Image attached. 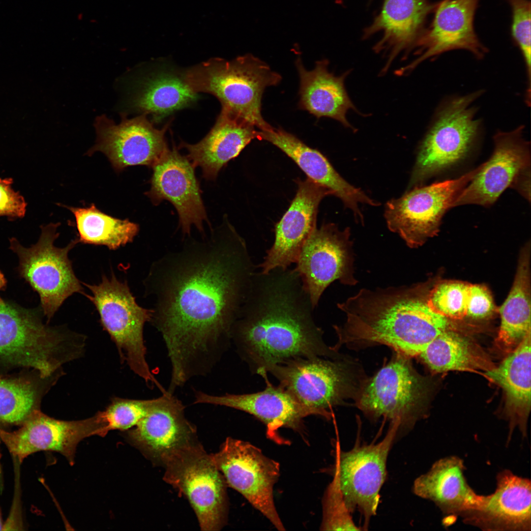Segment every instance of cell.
Segmentation results:
<instances>
[{
  "mask_svg": "<svg viewBox=\"0 0 531 531\" xmlns=\"http://www.w3.org/2000/svg\"><path fill=\"white\" fill-rule=\"evenodd\" d=\"M257 267L244 239L227 221L206 240L152 264L144 282L154 299L149 322L165 343L173 383L205 375L220 359Z\"/></svg>",
  "mask_w": 531,
  "mask_h": 531,
  "instance_id": "cell-1",
  "label": "cell"
},
{
  "mask_svg": "<svg viewBox=\"0 0 531 531\" xmlns=\"http://www.w3.org/2000/svg\"><path fill=\"white\" fill-rule=\"evenodd\" d=\"M298 273L276 268L255 272L231 331L237 351L256 374L267 378L273 366L297 357H332Z\"/></svg>",
  "mask_w": 531,
  "mask_h": 531,
  "instance_id": "cell-2",
  "label": "cell"
},
{
  "mask_svg": "<svg viewBox=\"0 0 531 531\" xmlns=\"http://www.w3.org/2000/svg\"><path fill=\"white\" fill-rule=\"evenodd\" d=\"M426 284L362 289L337 304L346 315L334 326L340 344H380L407 356L419 355L450 329V320L430 307Z\"/></svg>",
  "mask_w": 531,
  "mask_h": 531,
  "instance_id": "cell-3",
  "label": "cell"
},
{
  "mask_svg": "<svg viewBox=\"0 0 531 531\" xmlns=\"http://www.w3.org/2000/svg\"><path fill=\"white\" fill-rule=\"evenodd\" d=\"M86 338L63 326L44 324L34 312L0 304V364L31 368L46 378L79 358Z\"/></svg>",
  "mask_w": 531,
  "mask_h": 531,
  "instance_id": "cell-4",
  "label": "cell"
},
{
  "mask_svg": "<svg viewBox=\"0 0 531 531\" xmlns=\"http://www.w3.org/2000/svg\"><path fill=\"white\" fill-rule=\"evenodd\" d=\"M184 79L196 93L215 96L222 110L242 118L261 131L272 127L261 113V100L266 88L282 78L265 62L251 54L227 61L212 59L186 71Z\"/></svg>",
  "mask_w": 531,
  "mask_h": 531,
  "instance_id": "cell-5",
  "label": "cell"
},
{
  "mask_svg": "<svg viewBox=\"0 0 531 531\" xmlns=\"http://www.w3.org/2000/svg\"><path fill=\"white\" fill-rule=\"evenodd\" d=\"M482 92L454 96L441 104L420 144L410 187L421 186L468 156L481 131L475 102Z\"/></svg>",
  "mask_w": 531,
  "mask_h": 531,
  "instance_id": "cell-6",
  "label": "cell"
},
{
  "mask_svg": "<svg viewBox=\"0 0 531 531\" xmlns=\"http://www.w3.org/2000/svg\"><path fill=\"white\" fill-rule=\"evenodd\" d=\"M91 294L84 295L93 304L104 330L116 344L122 361L148 385L163 387L152 374L146 360L143 329L149 322L151 309L139 306L126 281L122 282L112 272L110 278L103 275L98 284L85 283Z\"/></svg>",
  "mask_w": 531,
  "mask_h": 531,
  "instance_id": "cell-7",
  "label": "cell"
},
{
  "mask_svg": "<svg viewBox=\"0 0 531 531\" xmlns=\"http://www.w3.org/2000/svg\"><path fill=\"white\" fill-rule=\"evenodd\" d=\"M60 225L51 223L41 226L38 241L29 248L23 247L15 238L10 239V248L19 257V272L38 293L48 321L67 298L75 293L85 294L68 257L78 239L64 247L55 246Z\"/></svg>",
  "mask_w": 531,
  "mask_h": 531,
  "instance_id": "cell-8",
  "label": "cell"
},
{
  "mask_svg": "<svg viewBox=\"0 0 531 531\" xmlns=\"http://www.w3.org/2000/svg\"><path fill=\"white\" fill-rule=\"evenodd\" d=\"M161 462L164 479L188 500L202 531L219 530L226 519L227 484L210 455L193 442Z\"/></svg>",
  "mask_w": 531,
  "mask_h": 531,
  "instance_id": "cell-9",
  "label": "cell"
},
{
  "mask_svg": "<svg viewBox=\"0 0 531 531\" xmlns=\"http://www.w3.org/2000/svg\"><path fill=\"white\" fill-rule=\"evenodd\" d=\"M454 179L415 187L385 206L388 229L411 248H417L439 231L442 218L464 188L482 167Z\"/></svg>",
  "mask_w": 531,
  "mask_h": 531,
  "instance_id": "cell-10",
  "label": "cell"
},
{
  "mask_svg": "<svg viewBox=\"0 0 531 531\" xmlns=\"http://www.w3.org/2000/svg\"><path fill=\"white\" fill-rule=\"evenodd\" d=\"M399 426L393 424L384 439L376 444H356L343 451L336 444L333 476L337 479L346 505L352 513L359 511L368 527L376 515L380 491L387 476L386 461Z\"/></svg>",
  "mask_w": 531,
  "mask_h": 531,
  "instance_id": "cell-11",
  "label": "cell"
},
{
  "mask_svg": "<svg viewBox=\"0 0 531 531\" xmlns=\"http://www.w3.org/2000/svg\"><path fill=\"white\" fill-rule=\"evenodd\" d=\"M210 456L227 485L240 493L276 529L285 530L273 499V487L280 475L277 462L249 442L231 437Z\"/></svg>",
  "mask_w": 531,
  "mask_h": 531,
  "instance_id": "cell-12",
  "label": "cell"
},
{
  "mask_svg": "<svg viewBox=\"0 0 531 531\" xmlns=\"http://www.w3.org/2000/svg\"><path fill=\"white\" fill-rule=\"evenodd\" d=\"M349 228L340 231L334 224L316 228L303 245L296 266L303 286L315 308L325 289L333 281L354 285V256Z\"/></svg>",
  "mask_w": 531,
  "mask_h": 531,
  "instance_id": "cell-13",
  "label": "cell"
},
{
  "mask_svg": "<svg viewBox=\"0 0 531 531\" xmlns=\"http://www.w3.org/2000/svg\"><path fill=\"white\" fill-rule=\"evenodd\" d=\"M107 433L101 412L85 419L67 421L55 419L38 410L15 431L0 428V440L20 462L34 453L53 451L61 453L73 465L80 441L93 435L103 437Z\"/></svg>",
  "mask_w": 531,
  "mask_h": 531,
  "instance_id": "cell-14",
  "label": "cell"
},
{
  "mask_svg": "<svg viewBox=\"0 0 531 531\" xmlns=\"http://www.w3.org/2000/svg\"><path fill=\"white\" fill-rule=\"evenodd\" d=\"M279 385L305 407L330 418L327 410L346 396L350 377L341 363L321 356L297 357L270 367Z\"/></svg>",
  "mask_w": 531,
  "mask_h": 531,
  "instance_id": "cell-15",
  "label": "cell"
},
{
  "mask_svg": "<svg viewBox=\"0 0 531 531\" xmlns=\"http://www.w3.org/2000/svg\"><path fill=\"white\" fill-rule=\"evenodd\" d=\"M121 118L118 124L105 115L96 119V140L87 154L102 152L118 172L133 166L151 168L168 148L165 137L168 126L155 128L145 114Z\"/></svg>",
  "mask_w": 531,
  "mask_h": 531,
  "instance_id": "cell-16",
  "label": "cell"
},
{
  "mask_svg": "<svg viewBox=\"0 0 531 531\" xmlns=\"http://www.w3.org/2000/svg\"><path fill=\"white\" fill-rule=\"evenodd\" d=\"M523 132L524 126L521 125L494 135L491 156L460 193L453 207L490 206L521 175L531 170L530 143L524 138Z\"/></svg>",
  "mask_w": 531,
  "mask_h": 531,
  "instance_id": "cell-17",
  "label": "cell"
},
{
  "mask_svg": "<svg viewBox=\"0 0 531 531\" xmlns=\"http://www.w3.org/2000/svg\"><path fill=\"white\" fill-rule=\"evenodd\" d=\"M425 392L422 379L405 358H396L363 387L359 407L375 418L391 419L399 427L413 422Z\"/></svg>",
  "mask_w": 531,
  "mask_h": 531,
  "instance_id": "cell-18",
  "label": "cell"
},
{
  "mask_svg": "<svg viewBox=\"0 0 531 531\" xmlns=\"http://www.w3.org/2000/svg\"><path fill=\"white\" fill-rule=\"evenodd\" d=\"M151 168V187L145 194L154 205L167 200L174 206L184 235L190 234L192 225L203 233V222L209 221L191 162L174 145L172 149L166 150Z\"/></svg>",
  "mask_w": 531,
  "mask_h": 531,
  "instance_id": "cell-19",
  "label": "cell"
},
{
  "mask_svg": "<svg viewBox=\"0 0 531 531\" xmlns=\"http://www.w3.org/2000/svg\"><path fill=\"white\" fill-rule=\"evenodd\" d=\"M479 0H442L435 4L430 27L424 30L414 47L418 57L399 71H411L428 59L453 50L463 49L481 59L487 49L474 30V16Z\"/></svg>",
  "mask_w": 531,
  "mask_h": 531,
  "instance_id": "cell-20",
  "label": "cell"
},
{
  "mask_svg": "<svg viewBox=\"0 0 531 531\" xmlns=\"http://www.w3.org/2000/svg\"><path fill=\"white\" fill-rule=\"evenodd\" d=\"M265 381L266 388L255 393L218 396L197 391L194 404L224 406L250 414L265 425L268 439L278 444H288L279 434L280 428H287L302 433L304 418L319 414L302 405L280 385H272L267 378Z\"/></svg>",
  "mask_w": 531,
  "mask_h": 531,
  "instance_id": "cell-21",
  "label": "cell"
},
{
  "mask_svg": "<svg viewBox=\"0 0 531 531\" xmlns=\"http://www.w3.org/2000/svg\"><path fill=\"white\" fill-rule=\"evenodd\" d=\"M297 190L288 209L275 226V239L257 266L267 273L276 268H288L296 263L301 249L317 228L318 208L322 199L332 195L327 188L307 177L296 180Z\"/></svg>",
  "mask_w": 531,
  "mask_h": 531,
  "instance_id": "cell-22",
  "label": "cell"
},
{
  "mask_svg": "<svg viewBox=\"0 0 531 531\" xmlns=\"http://www.w3.org/2000/svg\"><path fill=\"white\" fill-rule=\"evenodd\" d=\"M494 492L483 495L477 507L462 514L463 522L484 531H530V479L504 470L497 474Z\"/></svg>",
  "mask_w": 531,
  "mask_h": 531,
  "instance_id": "cell-23",
  "label": "cell"
},
{
  "mask_svg": "<svg viewBox=\"0 0 531 531\" xmlns=\"http://www.w3.org/2000/svg\"><path fill=\"white\" fill-rule=\"evenodd\" d=\"M182 402L167 390L157 398L151 410L126 432L134 446L154 459L161 461L191 442L196 430L186 419Z\"/></svg>",
  "mask_w": 531,
  "mask_h": 531,
  "instance_id": "cell-24",
  "label": "cell"
},
{
  "mask_svg": "<svg viewBox=\"0 0 531 531\" xmlns=\"http://www.w3.org/2000/svg\"><path fill=\"white\" fill-rule=\"evenodd\" d=\"M258 139L270 142L289 157L314 182L327 188L351 209L356 220L362 222L363 217L359 204L377 206L379 204L361 189L349 184L335 171L325 157L312 148L293 134L279 128L259 131Z\"/></svg>",
  "mask_w": 531,
  "mask_h": 531,
  "instance_id": "cell-25",
  "label": "cell"
},
{
  "mask_svg": "<svg viewBox=\"0 0 531 531\" xmlns=\"http://www.w3.org/2000/svg\"><path fill=\"white\" fill-rule=\"evenodd\" d=\"M259 131L246 120L221 110L209 132L199 142H181L179 148L186 149L187 158L195 168L200 167L203 176L215 180L219 171L237 157L254 139Z\"/></svg>",
  "mask_w": 531,
  "mask_h": 531,
  "instance_id": "cell-26",
  "label": "cell"
},
{
  "mask_svg": "<svg viewBox=\"0 0 531 531\" xmlns=\"http://www.w3.org/2000/svg\"><path fill=\"white\" fill-rule=\"evenodd\" d=\"M465 468L464 461L459 457L441 458L415 480L413 492L433 502L444 515L461 516L477 507L483 498L468 483Z\"/></svg>",
  "mask_w": 531,
  "mask_h": 531,
  "instance_id": "cell-27",
  "label": "cell"
},
{
  "mask_svg": "<svg viewBox=\"0 0 531 531\" xmlns=\"http://www.w3.org/2000/svg\"><path fill=\"white\" fill-rule=\"evenodd\" d=\"M435 6L428 0H384L381 11L365 29L364 36L381 33L374 48L378 52L388 53L389 65L401 52L414 47Z\"/></svg>",
  "mask_w": 531,
  "mask_h": 531,
  "instance_id": "cell-28",
  "label": "cell"
},
{
  "mask_svg": "<svg viewBox=\"0 0 531 531\" xmlns=\"http://www.w3.org/2000/svg\"><path fill=\"white\" fill-rule=\"evenodd\" d=\"M326 59L318 61L314 69L306 70L300 59L296 61L300 78L299 107L317 118L327 117L354 130L347 118L348 111L357 112L346 90L344 80L349 72L335 76L328 70Z\"/></svg>",
  "mask_w": 531,
  "mask_h": 531,
  "instance_id": "cell-29",
  "label": "cell"
},
{
  "mask_svg": "<svg viewBox=\"0 0 531 531\" xmlns=\"http://www.w3.org/2000/svg\"><path fill=\"white\" fill-rule=\"evenodd\" d=\"M531 331L498 367L486 375L498 384L505 395L506 416L509 421L510 442L512 431L518 427L527 436V425L531 411Z\"/></svg>",
  "mask_w": 531,
  "mask_h": 531,
  "instance_id": "cell-30",
  "label": "cell"
},
{
  "mask_svg": "<svg viewBox=\"0 0 531 531\" xmlns=\"http://www.w3.org/2000/svg\"><path fill=\"white\" fill-rule=\"evenodd\" d=\"M530 244L520 254L514 282L499 309L501 324L497 342L511 352L531 331Z\"/></svg>",
  "mask_w": 531,
  "mask_h": 531,
  "instance_id": "cell-31",
  "label": "cell"
},
{
  "mask_svg": "<svg viewBox=\"0 0 531 531\" xmlns=\"http://www.w3.org/2000/svg\"><path fill=\"white\" fill-rule=\"evenodd\" d=\"M63 375L44 378L35 371L17 377L0 374V426L21 425L40 410L43 397Z\"/></svg>",
  "mask_w": 531,
  "mask_h": 531,
  "instance_id": "cell-32",
  "label": "cell"
},
{
  "mask_svg": "<svg viewBox=\"0 0 531 531\" xmlns=\"http://www.w3.org/2000/svg\"><path fill=\"white\" fill-rule=\"evenodd\" d=\"M197 98L184 75L164 72L143 81L130 103L135 110L160 120L174 112L188 106Z\"/></svg>",
  "mask_w": 531,
  "mask_h": 531,
  "instance_id": "cell-33",
  "label": "cell"
},
{
  "mask_svg": "<svg viewBox=\"0 0 531 531\" xmlns=\"http://www.w3.org/2000/svg\"><path fill=\"white\" fill-rule=\"evenodd\" d=\"M62 206L74 216L79 242L115 250L132 242L139 233L138 224L108 215L94 204L86 207Z\"/></svg>",
  "mask_w": 531,
  "mask_h": 531,
  "instance_id": "cell-34",
  "label": "cell"
},
{
  "mask_svg": "<svg viewBox=\"0 0 531 531\" xmlns=\"http://www.w3.org/2000/svg\"><path fill=\"white\" fill-rule=\"evenodd\" d=\"M419 355L431 369L437 372L493 368L477 346L450 329L437 336Z\"/></svg>",
  "mask_w": 531,
  "mask_h": 531,
  "instance_id": "cell-35",
  "label": "cell"
},
{
  "mask_svg": "<svg viewBox=\"0 0 531 531\" xmlns=\"http://www.w3.org/2000/svg\"><path fill=\"white\" fill-rule=\"evenodd\" d=\"M470 284L459 281H445L430 290L428 303L437 313L449 320L466 317Z\"/></svg>",
  "mask_w": 531,
  "mask_h": 531,
  "instance_id": "cell-36",
  "label": "cell"
},
{
  "mask_svg": "<svg viewBox=\"0 0 531 531\" xmlns=\"http://www.w3.org/2000/svg\"><path fill=\"white\" fill-rule=\"evenodd\" d=\"M157 398L148 400L113 398L103 411L108 429L129 430L135 426L151 410Z\"/></svg>",
  "mask_w": 531,
  "mask_h": 531,
  "instance_id": "cell-37",
  "label": "cell"
},
{
  "mask_svg": "<svg viewBox=\"0 0 531 531\" xmlns=\"http://www.w3.org/2000/svg\"><path fill=\"white\" fill-rule=\"evenodd\" d=\"M512 9L511 34L524 60L527 85L525 100H531V1L530 0H508Z\"/></svg>",
  "mask_w": 531,
  "mask_h": 531,
  "instance_id": "cell-38",
  "label": "cell"
},
{
  "mask_svg": "<svg viewBox=\"0 0 531 531\" xmlns=\"http://www.w3.org/2000/svg\"><path fill=\"white\" fill-rule=\"evenodd\" d=\"M323 531H360L353 520L339 487L337 479L328 485L323 499Z\"/></svg>",
  "mask_w": 531,
  "mask_h": 531,
  "instance_id": "cell-39",
  "label": "cell"
},
{
  "mask_svg": "<svg viewBox=\"0 0 531 531\" xmlns=\"http://www.w3.org/2000/svg\"><path fill=\"white\" fill-rule=\"evenodd\" d=\"M495 310L492 296L487 287L481 284H470L466 317L484 319L491 316Z\"/></svg>",
  "mask_w": 531,
  "mask_h": 531,
  "instance_id": "cell-40",
  "label": "cell"
},
{
  "mask_svg": "<svg viewBox=\"0 0 531 531\" xmlns=\"http://www.w3.org/2000/svg\"><path fill=\"white\" fill-rule=\"evenodd\" d=\"M12 178H0V216H7L9 220L25 216L27 203L19 192L12 188Z\"/></svg>",
  "mask_w": 531,
  "mask_h": 531,
  "instance_id": "cell-41",
  "label": "cell"
},
{
  "mask_svg": "<svg viewBox=\"0 0 531 531\" xmlns=\"http://www.w3.org/2000/svg\"><path fill=\"white\" fill-rule=\"evenodd\" d=\"M6 280L4 277L3 274L0 271V290L3 289L6 285ZM4 303V301L0 297V304H2Z\"/></svg>",
  "mask_w": 531,
  "mask_h": 531,
  "instance_id": "cell-42",
  "label": "cell"
},
{
  "mask_svg": "<svg viewBox=\"0 0 531 531\" xmlns=\"http://www.w3.org/2000/svg\"><path fill=\"white\" fill-rule=\"evenodd\" d=\"M3 529H4V525L3 524V523H2L1 512H0V531L3 530Z\"/></svg>",
  "mask_w": 531,
  "mask_h": 531,
  "instance_id": "cell-43",
  "label": "cell"
},
{
  "mask_svg": "<svg viewBox=\"0 0 531 531\" xmlns=\"http://www.w3.org/2000/svg\"></svg>",
  "mask_w": 531,
  "mask_h": 531,
  "instance_id": "cell-44",
  "label": "cell"
}]
</instances>
